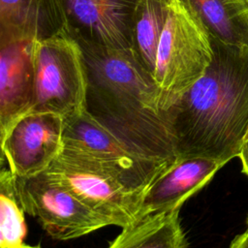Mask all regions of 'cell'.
Instances as JSON below:
<instances>
[{
    "label": "cell",
    "instance_id": "6da1fadb",
    "mask_svg": "<svg viewBox=\"0 0 248 248\" xmlns=\"http://www.w3.org/2000/svg\"><path fill=\"white\" fill-rule=\"evenodd\" d=\"M76 43L86 78L87 112L134 152L172 164L177 154L164 97L152 75L131 49Z\"/></svg>",
    "mask_w": 248,
    "mask_h": 248
},
{
    "label": "cell",
    "instance_id": "7a4b0ae2",
    "mask_svg": "<svg viewBox=\"0 0 248 248\" xmlns=\"http://www.w3.org/2000/svg\"><path fill=\"white\" fill-rule=\"evenodd\" d=\"M204 74L166 109L177 157H206L226 165L248 135V46L211 37Z\"/></svg>",
    "mask_w": 248,
    "mask_h": 248
},
{
    "label": "cell",
    "instance_id": "3957f363",
    "mask_svg": "<svg viewBox=\"0 0 248 248\" xmlns=\"http://www.w3.org/2000/svg\"><path fill=\"white\" fill-rule=\"evenodd\" d=\"M212 56L204 28L183 0H171L152 75L163 94L165 110L202 78Z\"/></svg>",
    "mask_w": 248,
    "mask_h": 248
},
{
    "label": "cell",
    "instance_id": "277c9868",
    "mask_svg": "<svg viewBox=\"0 0 248 248\" xmlns=\"http://www.w3.org/2000/svg\"><path fill=\"white\" fill-rule=\"evenodd\" d=\"M33 73L30 111L65 117L85 109L86 78L79 47L72 38L61 34L36 40Z\"/></svg>",
    "mask_w": 248,
    "mask_h": 248
},
{
    "label": "cell",
    "instance_id": "5b68a950",
    "mask_svg": "<svg viewBox=\"0 0 248 248\" xmlns=\"http://www.w3.org/2000/svg\"><path fill=\"white\" fill-rule=\"evenodd\" d=\"M62 141L63 149L94 162L140 195L171 165L134 152L98 123L86 108L63 117Z\"/></svg>",
    "mask_w": 248,
    "mask_h": 248
},
{
    "label": "cell",
    "instance_id": "8992f818",
    "mask_svg": "<svg viewBox=\"0 0 248 248\" xmlns=\"http://www.w3.org/2000/svg\"><path fill=\"white\" fill-rule=\"evenodd\" d=\"M45 171L67 186L110 226L123 229L139 222L143 195L131 191L94 162L62 148Z\"/></svg>",
    "mask_w": 248,
    "mask_h": 248
},
{
    "label": "cell",
    "instance_id": "52a82bcc",
    "mask_svg": "<svg viewBox=\"0 0 248 248\" xmlns=\"http://www.w3.org/2000/svg\"><path fill=\"white\" fill-rule=\"evenodd\" d=\"M16 185L24 212L36 218L54 239H75L110 226L106 218L46 171L29 177L16 176Z\"/></svg>",
    "mask_w": 248,
    "mask_h": 248
},
{
    "label": "cell",
    "instance_id": "ba28073f",
    "mask_svg": "<svg viewBox=\"0 0 248 248\" xmlns=\"http://www.w3.org/2000/svg\"><path fill=\"white\" fill-rule=\"evenodd\" d=\"M65 34L114 49H131L132 19L140 0H55Z\"/></svg>",
    "mask_w": 248,
    "mask_h": 248
},
{
    "label": "cell",
    "instance_id": "9c48e42d",
    "mask_svg": "<svg viewBox=\"0 0 248 248\" xmlns=\"http://www.w3.org/2000/svg\"><path fill=\"white\" fill-rule=\"evenodd\" d=\"M62 116L35 111L23 114L2 139L9 169L17 177L44 172L62 150Z\"/></svg>",
    "mask_w": 248,
    "mask_h": 248
},
{
    "label": "cell",
    "instance_id": "30bf717a",
    "mask_svg": "<svg viewBox=\"0 0 248 248\" xmlns=\"http://www.w3.org/2000/svg\"><path fill=\"white\" fill-rule=\"evenodd\" d=\"M35 38L0 23V138L33 105Z\"/></svg>",
    "mask_w": 248,
    "mask_h": 248
},
{
    "label": "cell",
    "instance_id": "8fae6325",
    "mask_svg": "<svg viewBox=\"0 0 248 248\" xmlns=\"http://www.w3.org/2000/svg\"><path fill=\"white\" fill-rule=\"evenodd\" d=\"M225 165L206 157H177L148 187L141 198L139 221L146 216L179 209Z\"/></svg>",
    "mask_w": 248,
    "mask_h": 248
},
{
    "label": "cell",
    "instance_id": "7c38bea8",
    "mask_svg": "<svg viewBox=\"0 0 248 248\" xmlns=\"http://www.w3.org/2000/svg\"><path fill=\"white\" fill-rule=\"evenodd\" d=\"M209 37L248 46V3L245 0H183Z\"/></svg>",
    "mask_w": 248,
    "mask_h": 248
},
{
    "label": "cell",
    "instance_id": "4fadbf2b",
    "mask_svg": "<svg viewBox=\"0 0 248 248\" xmlns=\"http://www.w3.org/2000/svg\"><path fill=\"white\" fill-rule=\"evenodd\" d=\"M0 23L36 40L65 34L55 0H0Z\"/></svg>",
    "mask_w": 248,
    "mask_h": 248
},
{
    "label": "cell",
    "instance_id": "5bb4252c",
    "mask_svg": "<svg viewBox=\"0 0 248 248\" xmlns=\"http://www.w3.org/2000/svg\"><path fill=\"white\" fill-rule=\"evenodd\" d=\"M179 209L146 216L123 228L108 248H186Z\"/></svg>",
    "mask_w": 248,
    "mask_h": 248
},
{
    "label": "cell",
    "instance_id": "9a60e30c",
    "mask_svg": "<svg viewBox=\"0 0 248 248\" xmlns=\"http://www.w3.org/2000/svg\"><path fill=\"white\" fill-rule=\"evenodd\" d=\"M168 12L169 4L165 0H140L133 16L131 50L151 75H153L156 52Z\"/></svg>",
    "mask_w": 248,
    "mask_h": 248
},
{
    "label": "cell",
    "instance_id": "2e32d148",
    "mask_svg": "<svg viewBox=\"0 0 248 248\" xmlns=\"http://www.w3.org/2000/svg\"><path fill=\"white\" fill-rule=\"evenodd\" d=\"M24 213L16 175L4 167L0 170V248H12L23 243L27 232Z\"/></svg>",
    "mask_w": 248,
    "mask_h": 248
},
{
    "label": "cell",
    "instance_id": "e0dca14e",
    "mask_svg": "<svg viewBox=\"0 0 248 248\" xmlns=\"http://www.w3.org/2000/svg\"><path fill=\"white\" fill-rule=\"evenodd\" d=\"M230 248H248V228L232 241Z\"/></svg>",
    "mask_w": 248,
    "mask_h": 248
},
{
    "label": "cell",
    "instance_id": "ac0fdd59",
    "mask_svg": "<svg viewBox=\"0 0 248 248\" xmlns=\"http://www.w3.org/2000/svg\"><path fill=\"white\" fill-rule=\"evenodd\" d=\"M238 157L242 164V171L248 176V138L245 140Z\"/></svg>",
    "mask_w": 248,
    "mask_h": 248
},
{
    "label": "cell",
    "instance_id": "d6986e66",
    "mask_svg": "<svg viewBox=\"0 0 248 248\" xmlns=\"http://www.w3.org/2000/svg\"><path fill=\"white\" fill-rule=\"evenodd\" d=\"M7 163V160H6V157H5V154H4V151H3V147H2V140H1V138H0V170L2 168H4L5 164Z\"/></svg>",
    "mask_w": 248,
    "mask_h": 248
},
{
    "label": "cell",
    "instance_id": "ffe728a7",
    "mask_svg": "<svg viewBox=\"0 0 248 248\" xmlns=\"http://www.w3.org/2000/svg\"><path fill=\"white\" fill-rule=\"evenodd\" d=\"M12 248H40L39 246H29V245H26L24 243L18 245V246H16V247H12Z\"/></svg>",
    "mask_w": 248,
    "mask_h": 248
},
{
    "label": "cell",
    "instance_id": "44dd1931",
    "mask_svg": "<svg viewBox=\"0 0 248 248\" xmlns=\"http://www.w3.org/2000/svg\"><path fill=\"white\" fill-rule=\"evenodd\" d=\"M165 1H166V2H167V3H168V4H169V3H170V1H171V0H165Z\"/></svg>",
    "mask_w": 248,
    "mask_h": 248
},
{
    "label": "cell",
    "instance_id": "7402d4cb",
    "mask_svg": "<svg viewBox=\"0 0 248 248\" xmlns=\"http://www.w3.org/2000/svg\"><path fill=\"white\" fill-rule=\"evenodd\" d=\"M247 228H248V217H247Z\"/></svg>",
    "mask_w": 248,
    "mask_h": 248
},
{
    "label": "cell",
    "instance_id": "603a6c76",
    "mask_svg": "<svg viewBox=\"0 0 248 248\" xmlns=\"http://www.w3.org/2000/svg\"><path fill=\"white\" fill-rule=\"evenodd\" d=\"M245 1H246V2H247V3H248V0H245Z\"/></svg>",
    "mask_w": 248,
    "mask_h": 248
},
{
    "label": "cell",
    "instance_id": "cb8c5ba5",
    "mask_svg": "<svg viewBox=\"0 0 248 248\" xmlns=\"http://www.w3.org/2000/svg\"><path fill=\"white\" fill-rule=\"evenodd\" d=\"M247 138H248V135H247ZM247 138H246V139H247Z\"/></svg>",
    "mask_w": 248,
    "mask_h": 248
}]
</instances>
